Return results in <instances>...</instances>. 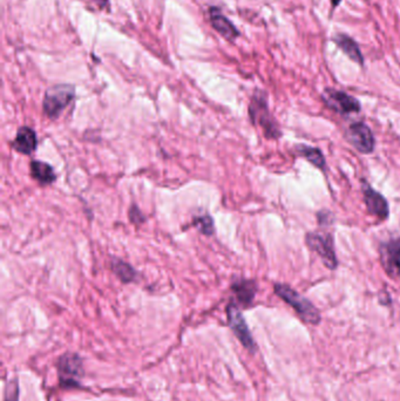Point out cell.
<instances>
[{"mask_svg": "<svg viewBox=\"0 0 400 401\" xmlns=\"http://www.w3.org/2000/svg\"><path fill=\"white\" fill-rule=\"evenodd\" d=\"M274 291L281 300L295 310L299 318L304 323L310 325H318L320 323V312L310 300L301 296L298 292L290 288L287 284H275Z\"/></svg>", "mask_w": 400, "mask_h": 401, "instance_id": "cell-1", "label": "cell"}, {"mask_svg": "<svg viewBox=\"0 0 400 401\" xmlns=\"http://www.w3.org/2000/svg\"><path fill=\"white\" fill-rule=\"evenodd\" d=\"M4 401H19V384L16 379L8 381L6 384Z\"/></svg>", "mask_w": 400, "mask_h": 401, "instance_id": "cell-19", "label": "cell"}, {"mask_svg": "<svg viewBox=\"0 0 400 401\" xmlns=\"http://www.w3.org/2000/svg\"><path fill=\"white\" fill-rule=\"evenodd\" d=\"M31 175L38 182L45 186L51 184L56 181V174L52 167L49 163L41 162V161H32L31 163Z\"/></svg>", "mask_w": 400, "mask_h": 401, "instance_id": "cell-15", "label": "cell"}, {"mask_svg": "<svg viewBox=\"0 0 400 401\" xmlns=\"http://www.w3.org/2000/svg\"><path fill=\"white\" fill-rule=\"evenodd\" d=\"M296 151L301 156L307 158V161L311 163L312 166H315L316 168H318L320 171L327 169V160L324 158L323 153L318 148L305 146V145H299V146L296 147Z\"/></svg>", "mask_w": 400, "mask_h": 401, "instance_id": "cell-16", "label": "cell"}, {"mask_svg": "<svg viewBox=\"0 0 400 401\" xmlns=\"http://www.w3.org/2000/svg\"><path fill=\"white\" fill-rule=\"evenodd\" d=\"M112 270L122 283H130V282L137 280V277H138V274L132 265L126 263L123 260H119V258L112 260Z\"/></svg>", "mask_w": 400, "mask_h": 401, "instance_id": "cell-17", "label": "cell"}, {"mask_svg": "<svg viewBox=\"0 0 400 401\" xmlns=\"http://www.w3.org/2000/svg\"><path fill=\"white\" fill-rule=\"evenodd\" d=\"M249 115L254 125H259L268 138H279L282 136L279 123L272 118L268 108L267 94L257 89L251 97Z\"/></svg>", "mask_w": 400, "mask_h": 401, "instance_id": "cell-2", "label": "cell"}, {"mask_svg": "<svg viewBox=\"0 0 400 401\" xmlns=\"http://www.w3.org/2000/svg\"><path fill=\"white\" fill-rule=\"evenodd\" d=\"M231 290L234 291L235 296L239 300V304H242L244 308H248L254 302L256 291H257V285L254 280H236L231 285Z\"/></svg>", "mask_w": 400, "mask_h": 401, "instance_id": "cell-14", "label": "cell"}, {"mask_svg": "<svg viewBox=\"0 0 400 401\" xmlns=\"http://www.w3.org/2000/svg\"><path fill=\"white\" fill-rule=\"evenodd\" d=\"M363 194L364 202L368 208V212L379 219H388L390 215V209H388V201L384 196L366 183H364Z\"/></svg>", "mask_w": 400, "mask_h": 401, "instance_id": "cell-10", "label": "cell"}, {"mask_svg": "<svg viewBox=\"0 0 400 401\" xmlns=\"http://www.w3.org/2000/svg\"><path fill=\"white\" fill-rule=\"evenodd\" d=\"M100 8H106L108 5V0H93Z\"/></svg>", "mask_w": 400, "mask_h": 401, "instance_id": "cell-21", "label": "cell"}, {"mask_svg": "<svg viewBox=\"0 0 400 401\" xmlns=\"http://www.w3.org/2000/svg\"><path fill=\"white\" fill-rule=\"evenodd\" d=\"M209 14V21L216 31H217L223 38L226 40H235L239 36V29L235 27V25L231 23L224 14H223L220 8H211L208 11Z\"/></svg>", "mask_w": 400, "mask_h": 401, "instance_id": "cell-11", "label": "cell"}, {"mask_svg": "<svg viewBox=\"0 0 400 401\" xmlns=\"http://www.w3.org/2000/svg\"><path fill=\"white\" fill-rule=\"evenodd\" d=\"M380 262L390 277L400 276V239H391L379 247Z\"/></svg>", "mask_w": 400, "mask_h": 401, "instance_id": "cell-9", "label": "cell"}, {"mask_svg": "<svg viewBox=\"0 0 400 401\" xmlns=\"http://www.w3.org/2000/svg\"><path fill=\"white\" fill-rule=\"evenodd\" d=\"M322 97L329 108H331L336 113L342 114V115L360 113L362 110L360 102L356 97L349 95L343 90L335 88L324 89Z\"/></svg>", "mask_w": 400, "mask_h": 401, "instance_id": "cell-7", "label": "cell"}, {"mask_svg": "<svg viewBox=\"0 0 400 401\" xmlns=\"http://www.w3.org/2000/svg\"><path fill=\"white\" fill-rule=\"evenodd\" d=\"M130 221L133 223H140L143 221L141 211L139 210L138 207H135V206H133V208H130Z\"/></svg>", "mask_w": 400, "mask_h": 401, "instance_id": "cell-20", "label": "cell"}, {"mask_svg": "<svg viewBox=\"0 0 400 401\" xmlns=\"http://www.w3.org/2000/svg\"><path fill=\"white\" fill-rule=\"evenodd\" d=\"M75 97V88L71 85L53 86L45 93L44 112L49 118H58L62 110L73 101Z\"/></svg>", "mask_w": 400, "mask_h": 401, "instance_id": "cell-4", "label": "cell"}, {"mask_svg": "<svg viewBox=\"0 0 400 401\" xmlns=\"http://www.w3.org/2000/svg\"><path fill=\"white\" fill-rule=\"evenodd\" d=\"M332 41L337 45V47L352 61H355L360 66L364 65V57L360 51V46L357 44L355 39L349 37L348 34L338 33L335 37L332 38Z\"/></svg>", "mask_w": 400, "mask_h": 401, "instance_id": "cell-12", "label": "cell"}, {"mask_svg": "<svg viewBox=\"0 0 400 401\" xmlns=\"http://www.w3.org/2000/svg\"><path fill=\"white\" fill-rule=\"evenodd\" d=\"M330 1H331L332 10H335L336 8L340 6V3H342L343 0H330Z\"/></svg>", "mask_w": 400, "mask_h": 401, "instance_id": "cell-22", "label": "cell"}, {"mask_svg": "<svg viewBox=\"0 0 400 401\" xmlns=\"http://www.w3.org/2000/svg\"><path fill=\"white\" fill-rule=\"evenodd\" d=\"M226 317H228V324L231 326V331L234 332L239 343L247 349L251 354L257 351V344L252 338L247 321L243 317L242 312L239 311V306L231 303L226 306Z\"/></svg>", "mask_w": 400, "mask_h": 401, "instance_id": "cell-6", "label": "cell"}, {"mask_svg": "<svg viewBox=\"0 0 400 401\" xmlns=\"http://www.w3.org/2000/svg\"><path fill=\"white\" fill-rule=\"evenodd\" d=\"M305 242L312 252H315L320 256L327 269L335 270L338 265V260L336 257L333 237L330 232H327V231L307 232L305 236Z\"/></svg>", "mask_w": 400, "mask_h": 401, "instance_id": "cell-5", "label": "cell"}, {"mask_svg": "<svg viewBox=\"0 0 400 401\" xmlns=\"http://www.w3.org/2000/svg\"><path fill=\"white\" fill-rule=\"evenodd\" d=\"M38 145L36 134L30 127H21L16 132V136L13 141V147L21 154L31 155L36 150Z\"/></svg>", "mask_w": 400, "mask_h": 401, "instance_id": "cell-13", "label": "cell"}, {"mask_svg": "<svg viewBox=\"0 0 400 401\" xmlns=\"http://www.w3.org/2000/svg\"><path fill=\"white\" fill-rule=\"evenodd\" d=\"M194 226L203 235L211 236L214 234V222L209 215L198 216L194 219Z\"/></svg>", "mask_w": 400, "mask_h": 401, "instance_id": "cell-18", "label": "cell"}, {"mask_svg": "<svg viewBox=\"0 0 400 401\" xmlns=\"http://www.w3.org/2000/svg\"><path fill=\"white\" fill-rule=\"evenodd\" d=\"M345 138L362 154H371L375 150L376 140L371 130L364 122L352 123L345 133Z\"/></svg>", "mask_w": 400, "mask_h": 401, "instance_id": "cell-8", "label": "cell"}, {"mask_svg": "<svg viewBox=\"0 0 400 401\" xmlns=\"http://www.w3.org/2000/svg\"><path fill=\"white\" fill-rule=\"evenodd\" d=\"M59 384L65 389H81V378L84 377V361L78 353L66 352L57 361Z\"/></svg>", "mask_w": 400, "mask_h": 401, "instance_id": "cell-3", "label": "cell"}]
</instances>
